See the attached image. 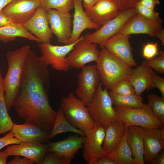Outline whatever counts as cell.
I'll return each instance as SVG.
<instances>
[{"instance_id":"d4e9b609","label":"cell","mask_w":164,"mask_h":164,"mask_svg":"<svg viewBox=\"0 0 164 164\" xmlns=\"http://www.w3.org/2000/svg\"><path fill=\"white\" fill-rule=\"evenodd\" d=\"M125 128L116 120L111 122L105 128V134L103 148L107 154L114 151L120 143Z\"/></svg>"},{"instance_id":"e575fe53","label":"cell","mask_w":164,"mask_h":164,"mask_svg":"<svg viewBox=\"0 0 164 164\" xmlns=\"http://www.w3.org/2000/svg\"><path fill=\"white\" fill-rule=\"evenodd\" d=\"M71 162L53 151L47 152L41 164H69Z\"/></svg>"},{"instance_id":"5b68a950","label":"cell","mask_w":164,"mask_h":164,"mask_svg":"<svg viewBox=\"0 0 164 164\" xmlns=\"http://www.w3.org/2000/svg\"><path fill=\"white\" fill-rule=\"evenodd\" d=\"M102 85L100 82L87 107L92 120L100 123L105 128L116 120L117 114L107 89L105 87L103 89Z\"/></svg>"},{"instance_id":"44dd1931","label":"cell","mask_w":164,"mask_h":164,"mask_svg":"<svg viewBox=\"0 0 164 164\" xmlns=\"http://www.w3.org/2000/svg\"><path fill=\"white\" fill-rule=\"evenodd\" d=\"M74 13L72 33L69 40L64 44L73 43L78 41L83 32L88 29L97 30L101 26L90 19L83 8L81 0H73Z\"/></svg>"},{"instance_id":"8d00e7d4","label":"cell","mask_w":164,"mask_h":164,"mask_svg":"<svg viewBox=\"0 0 164 164\" xmlns=\"http://www.w3.org/2000/svg\"><path fill=\"white\" fill-rule=\"evenodd\" d=\"M158 43H148L144 46L142 54L147 60L151 59L159 55Z\"/></svg>"},{"instance_id":"ba28073f","label":"cell","mask_w":164,"mask_h":164,"mask_svg":"<svg viewBox=\"0 0 164 164\" xmlns=\"http://www.w3.org/2000/svg\"><path fill=\"white\" fill-rule=\"evenodd\" d=\"M84 36H81L78 41L73 43L63 46L54 45L50 43H40L39 45L42 54L40 57L45 63L54 69L67 71L70 67L66 60V56Z\"/></svg>"},{"instance_id":"b9f144b4","label":"cell","mask_w":164,"mask_h":164,"mask_svg":"<svg viewBox=\"0 0 164 164\" xmlns=\"http://www.w3.org/2000/svg\"><path fill=\"white\" fill-rule=\"evenodd\" d=\"M140 4L147 8L154 10L155 6L160 4L159 0H140Z\"/></svg>"},{"instance_id":"cb8c5ba5","label":"cell","mask_w":164,"mask_h":164,"mask_svg":"<svg viewBox=\"0 0 164 164\" xmlns=\"http://www.w3.org/2000/svg\"><path fill=\"white\" fill-rule=\"evenodd\" d=\"M126 139L136 164H145L143 136L140 126L132 125L127 127Z\"/></svg>"},{"instance_id":"d6a6232c","label":"cell","mask_w":164,"mask_h":164,"mask_svg":"<svg viewBox=\"0 0 164 164\" xmlns=\"http://www.w3.org/2000/svg\"><path fill=\"white\" fill-rule=\"evenodd\" d=\"M111 92L120 95H132L135 94L134 88L127 79L120 80L110 90Z\"/></svg>"},{"instance_id":"52a82bcc","label":"cell","mask_w":164,"mask_h":164,"mask_svg":"<svg viewBox=\"0 0 164 164\" xmlns=\"http://www.w3.org/2000/svg\"><path fill=\"white\" fill-rule=\"evenodd\" d=\"M137 14L135 7L121 11L115 18L109 21L92 33L84 36L87 42L99 45L101 48L109 38L118 33L126 23Z\"/></svg>"},{"instance_id":"bcb514c9","label":"cell","mask_w":164,"mask_h":164,"mask_svg":"<svg viewBox=\"0 0 164 164\" xmlns=\"http://www.w3.org/2000/svg\"><path fill=\"white\" fill-rule=\"evenodd\" d=\"M9 156L4 151H0V164H7V159Z\"/></svg>"},{"instance_id":"f1b7e54d","label":"cell","mask_w":164,"mask_h":164,"mask_svg":"<svg viewBox=\"0 0 164 164\" xmlns=\"http://www.w3.org/2000/svg\"><path fill=\"white\" fill-rule=\"evenodd\" d=\"M113 104L115 107L139 108L145 104L142 103L143 98L135 94L132 95H120L109 91Z\"/></svg>"},{"instance_id":"7c38bea8","label":"cell","mask_w":164,"mask_h":164,"mask_svg":"<svg viewBox=\"0 0 164 164\" xmlns=\"http://www.w3.org/2000/svg\"><path fill=\"white\" fill-rule=\"evenodd\" d=\"M46 13L52 33L56 36L59 42L65 44L72 33V15L69 12L53 9L48 10Z\"/></svg>"},{"instance_id":"60d3db41","label":"cell","mask_w":164,"mask_h":164,"mask_svg":"<svg viewBox=\"0 0 164 164\" xmlns=\"http://www.w3.org/2000/svg\"><path fill=\"white\" fill-rule=\"evenodd\" d=\"M14 159L7 162V164H33L32 160L25 157L22 158L19 155H15Z\"/></svg>"},{"instance_id":"ee69618b","label":"cell","mask_w":164,"mask_h":164,"mask_svg":"<svg viewBox=\"0 0 164 164\" xmlns=\"http://www.w3.org/2000/svg\"><path fill=\"white\" fill-rule=\"evenodd\" d=\"M149 164H164V151L163 150L154 159L151 160Z\"/></svg>"},{"instance_id":"277c9868","label":"cell","mask_w":164,"mask_h":164,"mask_svg":"<svg viewBox=\"0 0 164 164\" xmlns=\"http://www.w3.org/2000/svg\"><path fill=\"white\" fill-rule=\"evenodd\" d=\"M67 120L86 135L93 128L95 122L91 118L89 110L82 100L73 93L63 97L60 108Z\"/></svg>"},{"instance_id":"7a4b0ae2","label":"cell","mask_w":164,"mask_h":164,"mask_svg":"<svg viewBox=\"0 0 164 164\" xmlns=\"http://www.w3.org/2000/svg\"><path fill=\"white\" fill-rule=\"evenodd\" d=\"M29 46L26 45L6 54L8 70L3 84L5 97L8 112L12 107L14 99L19 91L23 75L25 60Z\"/></svg>"},{"instance_id":"3957f363","label":"cell","mask_w":164,"mask_h":164,"mask_svg":"<svg viewBox=\"0 0 164 164\" xmlns=\"http://www.w3.org/2000/svg\"><path fill=\"white\" fill-rule=\"evenodd\" d=\"M96 62L101 82L108 89L111 90L120 80L127 79L133 70L104 48L99 51Z\"/></svg>"},{"instance_id":"7bdbcfd3","label":"cell","mask_w":164,"mask_h":164,"mask_svg":"<svg viewBox=\"0 0 164 164\" xmlns=\"http://www.w3.org/2000/svg\"><path fill=\"white\" fill-rule=\"evenodd\" d=\"M12 22H14L10 17L3 12L2 10L0 11V27Z\"/></svg>"},{"instance_id":"9a60e30c","label":"cell","mask_w":164,"mask_h":164,"mask_svg":"<svg viewBox=\"0 0 164 164\" xmlns=\"http://www.w3.org/2000/svg\"><path fill=\"white\" fill-rule=\"evenodd\" d=\"M25 28L37 38L40 43H50L52 33L49 25L46 12L40 6L32 17L23 23Z\"/></svg>"},{"instance_id":"1f68e13d","label":"cell","mask_w":164,"mask_h":164,"mask_svg":"<svg viewBox=\"0 0 164 164\" xmlns=\"http://www.w3.org/2000/svg\"><path fill=\"white\" fill-rule=\"evenodd\" d=\"M41 6L46 12L55 9L63 12H69L73 8V0H41Z\"/></svg>"},{"instance_id":"d6986e66","label":"cell","mask_w":164,"mask_h":164,"mask_svg":"<svg viewBox=\"0 0 164 164\" xmlns=\"http://www.w3.org/2000/svg\"><path fill=\"white\" fill-rule=\"evenodd\" d=\"M48 148L47 144L22 142L18 144L9 145L4 151L9 156H22L37 164H41Z\"/></svg>"},{"instance_id":"8992f818","label":"cell","mask_w":164,"mask_h":164,"mask_svg":"<svg viewBox=\"0 0 164 164\" xmlns=\"http://www.w3.org/2000/svg\"><path fill=\"white\" fill-rule=\"evenodd\" d=\"M114 108L116 113V120L124 128L132 125L164 128V125L153 114L148 104L139 108L119 107Z\"/></svg>"},{"instance_id":"ab89813d","label":"cell","mask_w":164,"mask_h":164,"mask_svg":"<svg viewBox=\"0 0 164 164\" xmlns=\"http://www.w3.org/2000/svg\"><path fill=\"white\" fill-rule=\"evenodd\" d=\"M140 0H117L122 11L134 8Z\"/></svg>"},{"instance_id":"603a6c76","label":"cell","mask_w":164,"mask_h":164,"mask_svg":"<svg viewBox=\"0 0 164 164\" xmlns=\"http://www.w3.org/2000/svg\"><path fill=\"white\" fill-rule=\"evenodd\" d=\"M15 137L22 142L44 143L50 139V134L35 125L25 122L14 123L11 130Z\"/></svg>"},{"instance_id":"836d02e7","label":"cell","mask_w":164,"mask_h":164,"mask_svg":"<svg viewBox=\"0 0 164 164\" xmlns=\"http://www.w3.org/2000/svg\"><path fill=\"white\" fill-rule=\"evenodd\" d=\"M148 65L157 72L164 73V52L160 51L158 56L151 59L147 60Z\"/></svg>"},{"instance_id":"8fae6325","label":"cell","mask_w":164,"mask_h":164,"mask_svg":"<svg viewBox=\"0 0 164 164\" xmlns=\"http://www.w3.org/2000/svg\"><path fill=\"white\" fill-rule=\"evenodd\" d=\"M97 45L87 41L84 36L74 46L66 57L70 67L82 68L87 63L96 61L99 50Z\"/></svg>"},{"instance_id":"74e56055","label":"cell","mask_w":164,"mask_h":164,"mask_svg":"<svg viewBox=\"0 0 164 164\" xmlns=\"http://www.w3.org/2000/svg\"><path fill=\"white\" fill-rule=\"evenodd\" d=\"M22 142L16 138L11 131L5 136L0 138V150L4 147L12 144H18Z\"/></svg>"},{"instance_id":"ac0fdd59","label":"cell","mask_w":164,"mask_h":164,"mask_svg":"<svg viewBox=\"0 0 164 164\" xmlns=\"http://www.w3.org/2000/svg\"><path fill=\"white\" fill-rule=\"evenodd\" d=\"M41 0H13L2 11L10 17L14 22L22 24L31 18Z\"/></svg>"},{"instance_id":"6da1fadb","label":"cell","mask_w":164,"mask_h":164,"mask_svg":"<svg viewBox=\"0 0 164 164\" xmlns=\"http://www.w3.org/2000/svg\"><path fill=\"white\" fill-rule=\"evenodd\" d=\"M48 66L40 56L29 49L20 85L12 106L26 123L44 130L53 127L57 114L49 101Z\"/></svg>"},{"instance_id":"f546056e","label":"cell","mask_w":164,"mask_h":164,"mask_svg":"<svg viewBox=\"0 0 164 164\" xmlns=\"http://www.w3.org/2000/svg\"><path fill=\"white\" fill-rule=\"evenodd\" d=\"M3 77L0 76V135L11 131L14 123L9 114L5 97Z\"/></svg>"},{"instance_id":"f6af8a7d","label":"cell","mask_w":164,"mask_h":164,"mask_svg":"<svg viewBox=\"0 0 164 164\" xmlns=\"http://www.w3.org/2000/svg\"><path fill=\"white\" fill-rule=\"evenodd\" d=\"M96 164H117V163L112 160L105 156L99 158L97 160Z\"/></svg>"},{"instance_id":"2e32d148","label":"cell","mask_w":164,"mask_h":164,"mask_svg":"<svg viewBox=\"0 0 164 164\" xmlns=\"http://www.w3.org/2000/svg\"><path fill=\"white\" fill-rule=\"evenodd\" d=\"M130 37V35L117 33L107 40L102 48H106L130 66L135 67L137 64L132 54Z\"/></svg>"},{"instance_id":"4fadbf2b","label":"cell","mask_w":164,"mask_h":164,"mask_svg":"<svg viewBox=\"0 0 164 164\" xmlns=\"http://www.w3.org/2000/svg\"><path fill=\"white\" fill-rule=\"evenodd\" d=\"M122 11L117 0H98L84 11L95 23L101 26L116 17Z\"/></svg>"},{"instance_id":"e0dca14e","label":"cell","mask_w":164,"mask_h":164,"mask_svg":"<svg viewBox=\"0 0 164 164\" xmlns=\"http://www.w3.org/2000/svg\"><path fill=\"white\" fill-rule=\"evenodd\" d=\"M162 20H149L136 14L131 18L118 33L126 35L144 34L156 36L163 29Z\"/></svg>"},{"instance_id":"9c48e42d","label":"cell","mask_w":164,"mask_h":164,"mask_svg":"<svg viewBox=\"0 0 164 164\" xmlns=\"http://www.w3.org/2000/svg\"><path fill=\"white\" fill-rule=\"evenodd\" d=\"M105 134L104 127L100 123L96 122L93 128L86 135L83 144V156L87 163L96 164L99 158L107 154L102 146Z\"/></svg>"},{"instance_id":"83f0119b","label":"cell","mask_w":164,"mask_h":164,"mask_svg":"<svg viewBox=\"0 0 164 164\" xmlns=\"http://www.w3.org/2000/svg\"><path fill=\"white\" fill-rule=\"evenodd\" d=\"M57 113L52 130L50 134V140L57 135L68 132L86 136L83 131L74 127L67 120L60 109L58 110Z\"/></svg>"},{"instance_id":"5bb4252c","label":"cell","mask_w":164,"mask_h":164,"mask_svg":"<svg viewBox=\"0 0 164 164\" xmlns=\"http://www.w3.org/2000/svg\"><path fill=\"white\" fill-rule=\"evenodd\" d=\"M146 164L154 159L164 149V128L141 127Z\"/></svg>"},{"instance_id":"7dc6e473","label":"cell","mask_w":164,"mask_h":164,"mask_svg":"<svg viewBox=\"0 0 164 164\" xmlns=\"http://www.w3.org/2000/svg\"><path fill=\"white\" fill-rule=\"evenodd\" d=\"M83 1V5L84 8H89L94 6L98 0H81Z\"/></svg>"},{"instance_id":"4dcf8cb0","label":"cell","mask_w":164,"mask_h":164,"mask_svg":"<svg viewBox=\"0 0 164 164\" xmlns=\"http://www.w3.org/2000/svg\"><path fill=\"white\" fill-rule=\"evenodd\" d=\"M148 103L154 116L164 125V98L151 93L147 96Z\"/></svg>"},{"instance_id":"681fc988","label":"cell","mask_w":164,"mask_h":164,"mask_svg":"<svg viewBox=\"0 0 164 164\" xmlns=\"http://www.w3.org/2000/svg\"><path fill=\"white\" fill-rule=\"evenodd\" d=\"M2 75V74H1V70L0 69V76H1Z\"/></svg>"},{"instance_id":"ffe728a7","label":"cell","mask_w":164,"mask_h":164,"mask_svg":"<svg viewBox=\"0 0 164 164\" xmlns=\"http://www.w3.org/2000/svg\"><path fill=\"white\" fill-rule=\"evenodd\" d=\"M154 73L152 69L147 64L146 60L133 69L127 79L133 87L136 94L141 96L145 91H148L155 87L152 81Z\"/></svg>"},{"instance_id":"7402d4cb","label":"cell","mask_w":164,"mask_h":164,"mask_svg":"<svg viewBox=\"0 0 164 164\" xmlns=\"http://www.w3.org/2000/svg\"><path fill=\"white\" fill-rule=\"evenodd\" d=\"M79 135L76 133L63 140L48 142L47 152H54L71 162L79 150L83 148L86 138Z\"/></svg>"},{"instance_id":"f35d334b","label":"cell","mask_w":164,"mask_h":164,"mask_svg":"<svg viewBox=\"0 0 164 164\" xmlns=\"http://www.w3.org/2000/svg\"><path fill=\"white\" fill-rule=\"evenodd\" d=\"M152 81L155 87L158 88L162 94V97L164 98V78L154 73L152 76Z\"/></svg>"},{"instance_id":"484cf974","label":"cell","mask_w":164,"mask_h":164,"mask_svg":"<svg viewBox=\"0 0 164 164\" xmlns=\"http://www.w3.org/2000/svg\"><path fill=\"white\" fill-rule=\"evenodd\" d=\"M17 37L39 43L37 38L26 29L22 24L12 22L0 27V41L7 43L14 40Z\"/></svg>"},{"instance_id":"4316f807","label":"cell","mask_w":164,"mask_h":164,"mask_svg":"<svg viewBox=\"0 0 164 164\" xmlns=\"http://www.w3.org/2000/svg\"><path fill=\"white\" fill-rule=\"evenodd\" d=\"M127 128H125L123 138L117 148L106 156L115 162L117 164H136L127 142Z\"/></svg>"},{"instance_id":"30bf717a","label":"cell","mask_w":164,"mask_h":164,"mask_svg":"<svg viewBox=\"0 0 164 164\" xmlns=\"http://www.w3.org/2000/svg\"><path fill=\"white\" fill-rule=\"evenodd\" d=\"M78 87L75 93L87 106L91 101L100 80L95 65L85 66L78 75Z\"/></svg>"},{"instance_id":"c3c4849f","label":"cell","mask_w":164,"mask_h":164,"mask_svg":"<svg viewBox=\"0 0 164 164\" xmlns=\"http://www.w3.org/2000/svg\"><path fill=\"white\" fill-rule=\"evenodd\" d=\"M13 0H0V11Z\"/></svg>"},{"instance_id":"d590c367","label":"cell","mask_w":164,"mask_h":164,"mask_svg":"<svg viewBox=\"0 0 164 164\" xmlns=\"http://www.w3.org/2000/svg\"><path fill=\"white\" fill-rule=\"evenodd\" d=\"M137 14L146 19L157 20L160 19L159 13L147 8L138 3L135 6Z\"/></svg>"}]
</instances>
